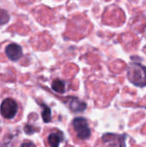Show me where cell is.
<instances>
[{"mask_svg": "<svg viewBox=\"0 0 146 147\" xmlns=\"http://www.w3.org/2000/svg\"><path fill=\"white\" fill-rule=\"evenodd\" d=\"M68 104H69L70 109L72 112H76V113L83 112L87 107V104L84 102L80 101L77 97H70L68 99Z\"/></svg>", "mask_w": 146, "mask_h": 147, "instance_id": "8992f818", "label": "cell"}, {"mask_svg": "<svg viewBox=\"0 0 146 147\" xmlns=\"http://www.w3.org/2000/svg\"><path fill=\"white\" fill-rule=\"evenodd\" d=\"M63 140H64V134L60 131L52 133L47 138V141L50 147H59V144L63 141Z\"/></svg>", "mask_w": 146, "mask_h": 147, "instance_id": "52a82bcc", "label": "cell"}, {"mask_svg": "<svg viewBox=\"0 0 146 147\" xmlns=\"http://www.w3.org/2000/svg\"><path fill=\"white\" fill-rule=\"evenodd\" d=\"M127 77L135 86H146V67L139 63H132L127 69Z\"/></svg>", "mask_w": 146, "mask_h": 147, "instance_id": "6da1fadb", "label": "cell"}, {"mask_svg": "<svg viewBox=\"0 0 146 147\" xmlns=\"http://www.w3.org/2000/svg\"><path fill=\"white\" fill-rule=\"evenodd\" d=\"M9 19V16L8 15V13L3 10V9H0V25L7 22Z\"/></svg>", "mask_w": 146, "mask_h": 147, "instance_id": "30bf717a", "label": "cell"}, {"mask_svg": "<svg viewBox=\"0 0 146 147\" xmlns=\"http://www.w3.org/2000/svg\"><path fill=\"white\" fill-rule=\"evenodd\" d=\"M24 131L27 133V134H33V133H34L36 130L34 128V127H31V126H26L25 127V128H24Z\"/></svg>", "mask_w": 146, "mask_h": 147, "instance_id": "8fae6325", "label": "cell"}, {"mask_svg": "<svg viewBox=\"0 0 146 147\" xmlns=\"http://www.w3.org/2000/svg\"><path fill=\"white\" fill-rule=\"evenodd\" d=\"M125 135L115 134H106L102 136V141L104 147H126Z\"/></svg>", "mask_w": 146, "mask_h": 147, "instance_id": "3957f363", "label": "cell"}, {"mask_svg": "<svg viewBox=\"0 0 146 147\" xmlns=\"http://www.w3.org/2000/svg\"><path fill=\"white\" fill-rule=\"evenodd\" d=\"M21 147H36V146H35V145H34L33 142H31V141H27V142L22 143V146H21Z\"/></svg>", "mask_w": 146, "mask_h": 147, "instance_id": "7c38bea8", "label": "cell"}, {"mask_svg": "<svg viewBox=\"0 0 146 147\" xmlns=\"http://www.w3.org/2000/svg\"><path fill=\"white\" fill-rule=\"evenodd\" d=\"M18 106L15 100L11 98H7L4 101H3L1 107H0V112L3 117L5 119H12L17 113Z\"/></svg>", "mask_w": 146, "mask_h": 147, "instance_id": "277c9868", "label": "cell"}, {"mask_svg": "<svg viewBox=\"0 0 146 147\" xmlns=\"http://www.w3.org/2000/svg\"><path fill=\"white\" fill-rule=\"evenodd\" d=\"M5 53L9 59L16 61L22 56V50L19 45L15 43H11L7 46L5 49Z\"/></svg>", "mask_w": 146, "mask_h": 147, "instance_id": "5b68a950", "label": "cell"}, {"mask_svg": "<svg viewBox=\"0 0 146 147\" xmlns=\"http://www.w3.org/2000/svg\"><path fill=\"white\" fill-rule=\"evenodd\" d=\"M52 88L54 91L62 94L65 91V82L60 80V79H55L52 84Z\"/></svg>", "mask_w": 146, "mask_h": 147, "instance_id": "ba28073f", "label": "cell"}, {"mask_svg": "<svg viewBox=\"0 0 146 147\" xmlns=\"http://www.w3.org/2000/svg\"><path fill=\"white\" fill-rule=\"evenodd\" d=\"M72 126L74 130L77 133V136L78 139L85 140L90 137L91 132L89 127L88 121L83 117H77L73 120Z\"/></svg>", "mask_w": 146, "mask_h": 147, "instance_id": "7a4b0ae2", "label": "cell"}, {"mask_svg": "<svg viewBox=\"0 0 146 147\" xmlns=\"http://www.w3.org/2000/svg\"><path fill=\"white\" fill-rule=\"evenodd\" d=\"M43 111H42V114H41V116H42V119L44 121V122L47 123L49 121H51L52 120V114H51V109L49 107H47L46 105L43 104Z\"/></svg>", "mask_w": 146, "mask_h": 147, "instance_id": "9c48e42d", "label": "cell"}]
</instances>
